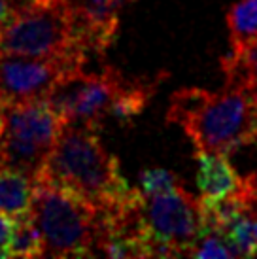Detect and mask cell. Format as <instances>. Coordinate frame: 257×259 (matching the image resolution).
I'll return each mask as SVG.
<instances>
[{
  "mask_svg": "<svg viewBox=\"0 0 257 259\" xmlns=\"http://www.w3.org/2000/svg\"><path fill=\"white\" fill-rule=\"evenodd\" d=\"M34 199V180L12 166L0 165V212L12 218L30 212Z\"/></svg>",
  "mask_w": 257,
  "mask_h": 259,
  "instance_id": "obj_11",
  "label": "cell"
},
{
  "mask_svg": "<svg viewBox=\"0 0 257 259\" xmlns=\"http://www.w3.org/2000/svg\"><path fill=\"white\" fill-rule=\"evenodd\" d=\"M6 112H8L6 106L0 104V138H2L4 131H6Z\"/></svg>",
  "mask_w": 257,
  "mask_h": 259,
  "instance_id": "obj_22",
  "label": "cell"
},
{
  "mask_svg": "<svg viewBox=\"0 0 257 259\" xmlns=\"http://www.w3.org/2000/svg\"><path fill=\"white\" fill-rule=\"evenodd\" d=\"M166 119L180 125L195 151L222 153L236 138L257 129V101L244 89L206 91L184 87L172 95Z\"/></svg>",
  "mask_w": 257,
  "mask_h": 259,
  "instance_id": "obj_2",
  "label": "cell"
},
{
  "mask_svg": "<svg viewBox=\"0 0 257 259\" xmlns=\"http://www.w3.org/2000/svg\"><path fill=\"white\" fill-rule=\"evenodd\" d=\"M225 85L244 89L257 101V44L222 59Z\"/></svg>",
  "mask_w": 257,
  "mask_h": 259,
  "instance_id": "obj_13",
  "label": "cell"
},
{
  "mask_svg": "<svg viewBox=\"0 0 257 259\" xmlns=\"http://www.w3.org/2000/svg\"><path fill=\"white\" fill-rule=\"evenodd\" d=\"M15 225V218L0 212V259L10 257V240Z\"/></svg>",
  "mask_w": 257,
  "mask_h": 259,
  "instance_id": "obj_20",
  "label": "cell"
},
{
  "mask_svg": "<svg viewBox=\"0 0 257 259\" xmlns=\"http://www.w3.org/2000/svg\"><path fill=\"white\" fill-rule=\"evenodd\" d=\"M135 0H70L76 34L85 53H104L119 29V14Z\"/></svg>",
  "mask_w": 257,
  "mask_h": 259,
  "instance_id": "obj_9",
  "label": "cell"
},
{
  "mask_svg": "<svg viewBox=\"0 0 257 259\" xmlns=\"http://www.w3.org/2000/svg\"><path fill=\"white\" fill-rule=\"evenodd\" d=\"M34 182L61 187L100 212L117 208L133 193L119 161L102 146L97 129L72 123H64Z\"/></svg>",
  "mask_w": 257,
  "mask_h": 259,
  "instance_id": "obj_1",
  "label": "cell"
},
{
  "mask_svg": "<svg viewBox=\"0 0 257 259\" xmlns=\"http://www.w3.org/2000/svg\"><path fill=\"white\" fill-rule=\"evenodd\" d=\"M180 184H182L180 178L168 168H146L140 174V187H142V195L146 197L170 191Z\"/></svg>",
  "mask_w": 257,
  "mask_h": 259,
  "instance_id": "obj_18",
  "label": "cell"
},
{
  "mask_svg": "<svg viewBox=\"0 0 257 259\" xmlns=\"http://www.w3.org/2000/svg\"><path fill=\"white\" fill-rule=\"evenodd\" d=\"M125 78L114 66H104L93 74L83 70L61 81L46 99L57 110L64 123L99 129L108 117L110 106L121 91Z\"/></svg>",
  "mask_w": 257,
  "mask_h": 259,
  "instance_id": "obj_7",
  "label": "cell"
},
{
  "mask_svg": "<svg viewBox=\"0 0 257 259\" xmlns=\"http://www.w3.org/2000/svg\"><path fill=\"white\" fill-rule=\"evenodd\" d=\"M63 127V117L48 99L10 106L0 138V165L17 168L34 180Z\"/></svg>",
  "mask_w": 257,
  "mask_h": 259,
  "instance_id": "obj_5",
  "label": "cell"
},
{
  "mask_svg": "<svg viewBox=\"0 0 257 259\" xmlns=\"http://www.w3.org/2000/svg\"><path fill=\"white\" fill-rule=\"evenodd\" d=\"M155 91V83L153 81H144V79H135V81H127L123 83L121 91L117 93L114 99L108 117H112L119 123H131L136 115H140L144 108L148 106L151 95Z\"/></svg>",
  "mask_w": 257,
  "mask_h": 259,
  "instance_id": "obj_14",
  "label": "cell"
},
{
  "mask_svg": "<svg viewBox=\"0 0 257 259\" xmlns=\"http://www.w3.org/2000/svg\"><path fill=\"white\" fill-rule=\"evenodd\" d=\"M223 240L233 250L235 257H255L257 255V218L244 212L229 225L223 233Z\"/></svg>",
  "mask_w": 257,
  "mask_h": 259,
  "instance_id": "obj_16",
  "label": "cell"
},
{
  "mask_svg": "<svg viewBox=\"0 0 257 259\" xmlns=\"http://www.w3.org/2000/svg\"><path fill=\"white\" fill-rule=\"evenodd\" d=\"M85 59L79 57H29L0 53V104L46 99L55 87L83 70Z\"/></svg>",
  "mask_w": 257,
  "mask_h": 259,
  "instance_id": "obj_8",
  "label": "cell"
},
{
  "mask_svg": "<svg viewBox=\"0 0 257 259\" xmlns=\"http://www.w3.org/2000/svg\"><path fill=\"white\" fill-rule=\"evenodd\" d=\"M142 222L151 257L187 255L200 235V204L180 184L164 193L144 195Z\"/></svg>",
  "mask_w": 257,
  "mask_h": 259,
  "instance_id": "obj_6",
  "label": "cell"
},
{
  "mask_svg": "<svg viewBox=\"0 0 257 259\" xmlns=\"http://www.w3.org/2000/svg\"><path fill=\"white\" fill-rule=\"evenodd\" d=\"M240 189H242L244 197H246L248 212L257 218V182L251 184V186H240Z\"/></svg>",
  "mask_w": 257,
  "mask_h": 259,
  "instance_id": "obj_21",
  "label": "cell"
},
{
  "mask_svg": "<svg viewBox=\"0 0 257 259\" xmlns=\"http://www.w3.org/2000/svg\"><path fill=\"white\" fill-rule=\"evenodd\" d=\"M44 244L40 231L36 227L32 216L15 218V225L12 231V240H10V257H42Z\"/></svg>",
  "mask_w": 257,
  "mask_h": 259,
  "instance_id": "obj_17",
  "label": "cell"
},
{
  "mask_svg": "<svg viewBox=\"0 0 257 259\" xmlns=\"http://www.w3.org/2000/svg\"><path fill=\"white\" fill-rule=\"evenodd\" d=\"M0 53L87 59L76 34L70 0H27L0 30Z\"/></svg>",
  "mask_w": 257,
  "mask_h": 259,
  "instance_id": "obj_4",
  "label": "cell"
},
{
  "mask_svg": "<svg viewBox=\"0 0 257 259\" xmlns=\"http://www.w3.org/2000/svg\"><path fill=\"white\" fill-rule=\"evenodd\" d=\"M30 216L40 231L44 255L83 257L99 253L102 212L48 182H34Z\"/></svg>",
  "mask_w": 257,
  "mask_h": 259,
  "instance_id": "obj_3",
  "label": "cell"
},
{
  "mask_svg": "<svg viewBox=\"0 0 257 259\" xmlns=\"http://www.w3.org/2000/svg\"><path fill=\"white\" fill-rule=\"evenodd\" d=\"M233 166L240 186H251L257 182V129L236 138L222 151Z\"/></svg>",
  "mask_w": 257,
  "mask_h": 259,
  "instance_id": "obj_15",
  "label": "cell"
},
{
  "mask_svg": "<svg viewBox=\"0 0 257 259\" xmlns=\"http://www.w3.org/2000/svg\"><path fill=\"white\" fill-rule=\"evenodd\" d=\"M197 161H199L197 186L202 197H223L240 187L233 166L229 165L223 153L197 151Z\"/></svg>",
  "mask_w": 257,
  "mask_h": 259,
  "instance_id": "obj_10",
  "label": "cell"
},
{
  "mask_svg": "<svg viewBox=\"0 0 257 259\" xmlns=\"http://www.w3.org/2000/svg\"><path fill=\"white\" fill-rule=\"evenodd\" d=\"M189 257H235L233 250L220 235H200L191 244Z\"/></svg>",
  "mask_w": 257,
  "mask_h": 259,
  "instance_id": "obj_19",
  "label": "cell"
},
{
  "mask_svg": "<svg viewBox=\"0 0 257 259\" xmlns=\"http://www.w3.org/2000/svg\"><path fill=\"white\" fill-rule=\"evenodd\" d=\"M231 51L248 50L257 44V0H238L227 10Z\"/></svg>",
  "mask_w": 257,
  "mask_h": 259,
  "instance_id": "obj_12",
  "label": "cell"
}]
</instances>
